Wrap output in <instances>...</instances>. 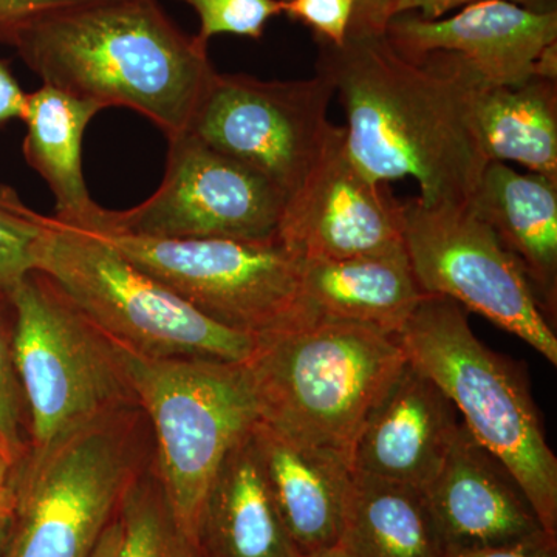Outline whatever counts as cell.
I'll return each mask as SVG.
<instances>
[{
  "label": "cell",
  "instance_id": "obj_1",
  "mask_svg": "<svg viewBox=\"0 0 557 557\" xmlns=\"http://www.w3.org/2000/svg\"><path fill=\"white\" fill-rule=\"evenodd\" d=\"M317 73L346 112L348 153L373 182L410 177L428 207H467L490 160L475 129L485 81L456 54H399L386 32L317 40Z\"/></svg>",
  "mask_w": 557,
  "mask_h": 557
},
{
  "label": "cell",
  "instance_id": "obj_2",
  "mask_svg": "<svg viewBox=\"0 0 557 557\" xmlns=\"http://www.w3.org/2000/svg\"><path fill=\"white\" fill-rule=\"evenodd\" d=\"M14 47L42 84L127 108L166 138L185 134L214 76L208 46L186 35L159 0H104L50 14L14 33Z\"/></svg>",
  "mask_w": 557,
  "mask_h": 557
},
{
  "label": "cell",
  "instance_id": "obj_3",
  "mask_svg": "<svg viewBox=\"0 0 557 557\" xmlns=\"http://www.w3.org/2000/svg\"><path fill=\"white\" fill-rule=\"evenodd\" d=\"M406 362L398 335L318 317L259 336L245 364L260 423L350 465L359 429Z\"/></svg>",
  "mask_w": 557,
  "mask_h": 557
},
{
  "label": "cell",
  "instance_id": "obj_4",
  "mask_svg": "<svg viewBox=\"0 0 557 557\" xmlns=\"http://www.w3.org/2000/svg\"><path fill=\"white\" fill-rule=\"evenodd\" d=\"M467 313L454 300L424 296L399 343L450 399L472 437L507 468L542 528L557 536V457L525 372L485 346Z\"/></svg>",
  "mask_w": 557,
  "mask_h": 557
},
{
  "label": "cell",
  "instance_id": "obj_5",
  "mask_svg": "<svg viewBox=\"0 0 557 557\" xmlns=\"http://www.w3.org/2000/svg\"><path fill=\"white\" fill-rule=\"evenodd\" d=\"M35 270L102 335L135 354L247 362L255 351V336L205 317L84 226L46 218Z\"/></svg>",
  "mask_w": 557,
  "mask_h": 557
},
{
  "label": "cell",
  "instance_id": "obj_6",
  "mask_svg": "<svg viewBox=\"0 0 557 557\" xmlns=\"http://www.w3.org/2000/svg\"><path fill=\"white\" fill-rule=\"evenodd\" d=\"M11 350L38 461L98 421L141 409L115 347L49 277L33 270L9 293Z\"/></svg>",
  "mask_w": 557,
  "mask_h": 557
},
{
  "label": "cell",
  "instance_id": "obj_7",
  "mask_svg": "<svg viewBox=\"0 0 557 557\" xmlns=\"http://www.w3.org/2000/svg\"><path fill=\"white\" fill-rule=\"evenodd\" d=\"M113 347L152 428L156 471L172 515L199 544L201 512L212 480L226 454L260 421L247 364L149 358L116 343Z\"/></svg>",
  "mask_w": 557,
  "mask_h": 557
},
{
  "label": "cell",
  "instance_id": "obj_8",
  "mask_svg": "<svg viewBox=\"0 0 557 557\" xmlns=\"http://www.w3.org/2000/svg\"><path fill=\"white\" fill-rule=\"evenodd\" d=\"M141 409L98 421L38 461L22 460L3 557H90L146 468Z\"/></svg>",
  "mask_w": 557,
  "mask_h": 557
},
{
  "label": "cell",
  "instance_id": "obj_9",
  "mask_svg": "<svg viewBox=\"0 0 557 557\" xmlns=\"http://www.w3.org/2000/svg\"><path fill=\"white\" fill-rule=\"evenodd\" d=\"M91 231L223 327L259 338L319 317L304 296L300 260L278 240L150 239Z\"/></svg>",
  "mask_w": 557,
  "mask_h": 557
},
{
  "label": "cell",
  "instance_id": "obj_10",
  "mask_svg": "<svg viewBox=\"0 0 557 557\" xmlns=\"http://www.w3.org/2000/svg\"><path fill=\"white\" fill-rule=\"evenodd\" d=\"M403 240L418 287L426 296L454 300L557 366L552 322L515 256L467 207L401 203Z\"/></svg>",
  "mask_w": 557,
  "mask_h": 557
},
{
  "label": "cell",
  "instance_id": "obj_11",
  "mask_svg": "<svg viewBox=\"0 0 557 557\" xmlns=\"http://www.w3.org/2000/svg\"><path fill=\"white\" fill-rule=\"evenodd\" d=\"M333 97L332 83L319 73L307 79L263 81L215 72L186 132L258 172L288 200L327 145Z\"/></svg>",
  "mask_w": 557,
  "mask_h": 557
},
{
  "label": "cell",
  "instance_id": "obj_12",
  "mask_svg": "<svg viewBox=\"0 0 557 557\" xmlns=\"http://www.w3.org/2000/svg\"><path fill=\"white\" fill-rule=\"evenodd\" d=\"M168 141L166 170L148 200L101 208L79 226L150 239L277 240L287 200L269 180L188 132Z\"/></svg>",
  "mask_w": 557,
  "mask_h": 557
},
{
  "label": "cell",
  "instance_id": "obj_13",
  "mask_svg": "<svg viewBox=\"0 0 557 557\" xmlns=\"http://www.w3.org/2000/svg\"><path fill=\"white\" fill-rule=\"evenodd\" d=\"M277 240L299 260H339L398 247L401 201L351 159L346 127L333 126L298 193L285 203Z\"/></svg>",
  "mask_w": 557,
  "mask_h": 557
},
{
  "label": "cell",
  "instance_id": "obj_14",
  "mask_svg": "<svg viewBox=\"0 0 557 557\" xmlns=\"http://www.w3.org/2000/svg\"><path fill=\"white\" fill-rule=\"evenodd\" d=\"M386 38L410 60L456 54L487 86H518L536 76L542 54L557 44V11L537 13L507 0H485L446 20L401 13L387 21Z\"/></svg>",
  "mask_w": 557,
  "mask_h": 557
},
{
  "label": "cell",
  "instance_id": "obj_15",
  "mask_svg": "<svg viewBox=\"0 0 557 557\" xmlns=\"http://www.w3.org/2000/svg\"><path fill=\"white\" fill-rule=\"evenodd\" d=\"M423 491L445 556L516 544L545 531L507 468L463 421L437 478Z\"/></svg>",
  "mask_w": 557,
  "mask_h": 557
},
{
  "label": "cell",
  "instance_id": "obj_16",
  "mask_svg": "<svg viewBox=\"0 0 557 557\" xmlns=\"http://www.w3.org/2000/svg\"><path fill=\"white\" fill-rule=\"evenodd\" d=\"M460 424L450 399L408 359L359 429L351 471L424 490L437 478Z\"/></svg>",
  "mask_w": 557,
  "mask_h": 557
},
{
  "label": "cell",
  "instance_id": "obj_17",
  "mask_svg": "<svg viewBox=\"0 0 557 557\" xmlns=\"http://www.w3.org/2000/svg\"><path fill=\"white\" fill-rule=\"evenodd\" d=\"M252 438L271 497L300 556L336 547L354 478L346 458L289 442L260 421Z\"/></svg>",
  "mask_w": 557,
  "mask_h": 557
},
{
  "label": "cell",
  "instance_id": "obj_18",
  "mask_svg": "<svg viewBox=\"0 0 557 557\" xmlns=\"http://www.w3.org/2000/svg\"><path fill=\"white\" fill-rule=\"evenodd\" d=\"M467 208L518 260L553 324L557 311V182L490 161Z\"/></svg>",
  "mask_w": 557,
  "mask_h": 557
},
{
  "label": "cell",
  "instance_id": "obj_19",
  "mask_svg": "<svg viewBox=\"0 0 557 557\" xmlns=\"http://www.w3.org/2000/svg\"><path fill=\"white\" fill-rule=\"evenodd\" d=\"M307 302L319 317L343 319L399 335L424 293L405 244L339 260H300Z\"/></svg>",
  "mask_w": 557,
  "mask_h": 557
},
{
  "label": "cell",
  "instance_id": "obj_20",
  "mask_svg": "<svg viewBox=\"0 0 557 557\" xmlns=\"http://www.w3.org/2000/svg\"><path fill=\"white\" fill-rule=\"evenodd\" d=\"M199 545L207 557H302L271 497L252 432L226 454L212 480Z\"/></svg>",
  "mask_w": 557,
  "mask_h": 557
},
{
  "label": "cell",
  "instance_id": "obj_21",
  "mask_svg": "<svg viewBox=\"0 0 557 557\" xmlns=\"http://www.w3.org/2000/svg\"><path fill=\"white\" fill-rule=\"evenodd\" d=\"M104 110L97 102L42 84L27 95L22 121L25 161L49 185L57 200L53 218L90 222L101 207L91 200L83 174V139L91 120Z\"/></svg>",
  "mask_w": 557,
  "mask_h": 557
},
{
  "label": "cell",
  "instance_id": "obj_22",
  "mask_svg": "<svg viewBox=\"0 0 557 557\" xmlns=\"http://www.w3.org/2000/svg\"><path fill=\"white\" fill-rule=\"evenodd\" d=\"M338 547L351 557H445L423 490L358 472Z\"/></svg>",
  "mask_w": 557,
  "mask_h": 557
},
{
  "label": "cell",
  "instance_id": "obj_23",
  "mask_svg": "<svg viewBox=\"0 0 557 557\" xmlns=\"http://www.w3.org/2000/svg\"><path fill=\"white\" fill-rule=\"evenodd\" d=\"M474 121L487 160L522 164L557 182V81L533 76L518 86L483 84Z\"/></svg>",
  "mask_w": 557,
  "mask_h": 557
},
{
  "label": "cell",
  "instance_id": "obj_24",
  "mask_svg": "<svg viewBox=\"0 0 557 557\" xmlns=\"http://www.w3.org/2000/svg\"><path fill=\"white\" fill-rule=\"evenodd\" d=\"M123 542L119 557H207L180 528L156 467L132 480L119 509Z\"/></svg>",
  "mask_w": 557,
  "mask_h": 557
},
{
  "label": "cell",
  "instance_id": "obj_25",
  "mask_svg": "<svg viewBox=\"0 0 557 557\" xmlns=\"http://www.w3.org/2000/svg\"><path fill=\"white\" fill-rule=\"evenodd\" d=\"M46 215L25 207L16 190L0 185V292L11 289L35 270V249Z\"/></svg>",
  "mask_w": 557,
  "mask_h": 557
},
{
  "label": "cell",
  "instance_id": "obj_26",
  "mask_svg": "<svg viewBox=\"0 0 557 557\" xmlns=\"http://www.w3.org/2000/svg\"><path fill=\"white\" fill-rule=\"evenodd\" d=\"M10 306V299L0 292V448L17 468L28 453V417L11 350L13 324L11 329L7 325Z\"/></svg>",
  "mask_w": 557,
  "mask_h": 557
},
{
  "label": "cell",
  "instance_id": "obj_27",
  "mask_svg": "<svg viewBox=\"0 0 557 557\" xmlns=\"http://www.w3.org/2000/svg\"><path fill=\"white\" fill-rule=\"evenodd\" d=\"M196 11L200 28L196 38L208 46L220 35L260 39L273 17L282 14L281 0H180Z\"/></svg>",
  "mask_w": 557,
  "mask_h": 557
},
{
  "label": "cell",
  "instance_id": "obj_28",
  "mask_svg": "<svg viewBox=\"0 0 557 557\" xmlns=\"http://www.w3.org/2000/svg\"><path fill=\"white\" fill-rule=\"evenodd\" d=\"M358 0H281L282 14L306 25L314 40L343 46Z\"/></svg>",
  "mask_w": 557,
  "mask_h": 557
},
{
  "label": "cell",
  "instance_id": "obj_29",
  "mask_svg": "<svg viewBox=\"0 0 557 557\" xmlns=\"http://www.w3.org/2000/svg\"><path fill=\"white\" fill-rule=\"evenodd\" d=\"M97 2L104 0H0V44H9L14 33L32 22Z\"/></svg>",
  "mask_w": 557,
  "mask_h": 557
},
{
  "label": "cell",
  "instance_id": "obj_30",
  "mask_svg": "<svg viewBox=\"0 0 557 557\" xmlns=\"http://www.w3.org/2000/svg\"><path fill=\"white\" fill-rule=\"evenodd\" d=\"M485 0H391L388 3V20L395 14L416 13L423 20H442L448 11L471 5ZM523 9L537 13H556L557 0H507Z\"/></svg>",
  "mask_w": 557,
  "mask_h": 557
},
{
  "label": "cell",
  "instance_id": "obj_31",
  "mask_svg": "<svg viewBox=\"0 0 557 557\" xmlns=\"http://www.w3.org/2000/svg\"><path fill=\"white\" fill-rule=\"evenodd\" d=\"M445 557H557V536L544 531L516 544L453 553Z\"/></svg>",
  "mask_w": 557,
  "mask_h": 557
},
{
  "label": "cell",
  "instance_id": "obj_32",
  "mask_svg": "<svg viewBox=\"0 0 557 557\" xmlns=\"http://www.w3.org/2000/svg\"><path fill=\"white\" fill-rule=\"evenodd\" d=\"M27 95L5 62L0 60V126L11 120H22Z\"/></svg>",
  "mask_w": 557,
  "mask_h": 557
},
{
  "label": "cell",
  "instance_id": "obj_33",
  "mask_svg": "<svg viewBox=\"0 0 557 557\" xmlns=\"http://www.w3.org/2000/svg\"><path fill=\"white\" fill-rule=\"evenodd\" d=\"M391 0H358L348 30L386 32Z\"/></svg>",
  "mask_w": 557,
  "mask_h": 557
},
{
  "label": "cell",
  "instance_id": "obj_34",
  "mask_svg": "<svg viewBox=\"0 0 557 557\" xmlns=\"http://www.w3.org/2000/svg\"><path fill=\"white\" fill-rule=\"evenodd\" d=\"M121 542H123V525L116 516L102 531L100 541L90 557H119Z\"/></svg>",
  "mask_w": 557,
  "mask_h": 557
},
{
  "label": "cell",
  "instance_id": "obj_35",
  "mask_svg": "<svg viewBox=\"0 0 557 557\" xmlns=\"http://www.w3.org/2000/svg\"><path fill=\"white\" fill-rule=\"evenodd\" d=\"M14 469L16 465L11 460L9 454L0 448V486H9L11 479H13Z\"/></svg>",
  "mask_w": 557,
  "mask_h": 557
},
{
  "label": "cell",
  "instance_id": "obj_36",
  "mask_svg": "<svg viewBox=\"0 0 557 557\" xmlns=\"http://www.w3.org/2000/svg\"><path fill=\"white\" fill-rule=\"evenodd\" d=\"M14 505V493L11 483L9 486H0V519L11 518Z\"/></svg>",
  "mask_w": 557,
  "mask_h": 557
},
{
  "label": "cell",
  "instance_id": "obj_37",
  "mask_svg": "<svg viewBox=\"0 0 557 557\" xmlns=\"http://www.w3.org/2000/svg\"><path fill=\"white\" fill-rule=\"evenodd\" d=\"M10 519H0V557H3V549H5L7 537H9Z\"/></svg>",
  "mask_w": 557,
  "mask_h": 557
},
{
  "label": "cell",
  "instance_id": "obj_38",
  "mask_svg": "<svg viewBox=\"0 0 557 557\" xmlns=\"http://www.w3.org/2000/svg\"><path fill=\"white\" fill-rule=\"evenodd\" d=\"M307 557H351V556L348 555V553L344 552L343 548L338 547V545H336V547L324 549V552H319V553H317V555H311V556H307Z\"/></svg>",
  "mask_w": 557,
  "mask_h": 557
}]
</instances>
